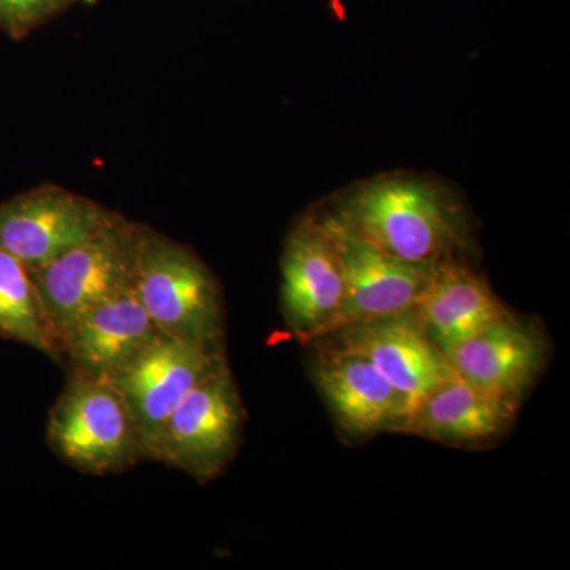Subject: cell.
<instances>
[{
	"instance_id": "1",
	"label": "cell",
	"mask_w": 570,
	"mask_h": 570,
	"mask_svg": "<svg viewBox=\"0 0 570 570\" xmlns=\"http://www.w3.org/2000/svg\"><path fill=\"white\" fill-rule=\"evenodd\" d=\"M400 261L439 265L459 261L471 245L463 205L448 187L415 176H381L358 184L330 213Z\"/></svg>"
},
{
	"instance_id": "2",
	"label": "cell",
	"mask_w": 570,
	"mask_h": 570,
	"mask_svg": "<svg viewBox=\"0 0 570 570\" xmlns=\"http://www.w3.org/2000/svg\"><path fill=\"white\" fill-rule=\"evenodd\" d=\"M59 459L85 474L107 475L146 459L132 412L110 382L70 370L47 430Z\"/></svg>"
},
{
	"instance_id": "3",
	"label": "cell",
	"mask_w": 570,
	"mask_h": 570,
	"mask_svg": "<svg viewBox=\"0 0 570 570\" xmlns=\"http://www.w3.org/2000/svg\"><path fill=\"white\" fill-rule=\"evenodd\" d=\"M135 285L163 335L219 346V291L204 262L187 247L142 227Z\"/></svg>"
},
{
	"instance_id": "4",
	"label": "cell",
	"mask_w": 570,
	"mask_h": 570,
	"mask_svg": "<svg viewBox=\"0 0 570 570\" xmlns=\"http://www.w3.org/2000/svg\"><path fill=\"white\" fill-rule=\"evenodd\" d=\"M141 230V225L118 214L92 238L29 272L58 348L63 335L86 311L134 275Z\"/></svg>"
},
{
	"instance_id": "5",
	"label": "cell",
	"mask_w": 570,
	"mask_h": 570,
	"mask_svg": "<svg viewBox=\"0 0 570 570\" xmlns=\"http://www.w3.org/2000/svg\"><path fill=\"white\" fill-rule=\"evenodd\" d=\"M243 406L227 363H220L175 407L154 442L151 460L206 482L223 472L242 438Z\"/></svg>"
},
{
	"instance_id": "6",
	"label": "cell",
	"mask_w": 570,
	"mask_h": 570,
	"mask_svg": "<svg viewBox=\"0 0 570 570\" xmlns=\"http://www.w3.org/2000/svg\"><path fill=\"white\" fill-rule=\"evenodd\" d=\"M332 236L344 275V302L328 335L347 326L411 313L438 266L400 261L348 230L333 214L321 216Z\"/></svg>"
},
{
	"instance_id": "7",
	"label": "cell",
	"mask_w": 570,
	"mask_h": 570,
	"mask_svg": "<svg viewBox=\"0 0 570 570\" xmlns=\"http://www.w3.org/2000/svg\"><path fill=\"white\" fill-rule=\"evenodd\" d=\"M116 216L82 195L39 187L0 205V250L33 272L99 234Z\"/></svg>"
},
{
	"instance_id": "8",
	"label": "cell",
	"mask_w": 570,
	"mask_h": 570,
	"mask_svg": "<svg viewBox=\"0 0 570 570\" xmlns=\"http://www.w3.org/2000/svg\"><path fill=\"white\" fill-rule=\"evenodd\" d=\"M224 362L220 346L160 335L108 381L132 412L146 459L183 397Z\"/></svg>"
},
{
	"instance_id": "9",
	"label": "cell",
	"mask_w": 570,
	"mask_h": 570,
	"mask_svg": "<svg viewBox=\"0 0 570 570\" xmlns=\"http://www.w3.org/2000/svg\"><path fill=\"white\" fill-rule=\"evenodd\" d=\"M284 316L299 340L328 335L344 302L340 255L321 216L298 220L285 242L283 262Z\"/></svg>"
},
{
	"instance_id": "10",
	"label": "cell",
	"mask_w": 570,
	"mask_h": 570,
	"mask_svg": "<svg viewBox=\"0 0 570 570\" xmlns=\"http://www.w3.org/2000/svg\"><path fill=\"white\" fill-rule=\"evenodd\" d=\"M160 335L138 296L134 272L70 326L59 351L69 358L71 370L110 381Z\"/></svg>"
},
{
	"instance_id": "11",
	"label": "cell",
	"mask_w": 570,
	"mask_h": 570,
	"mask_svg": "<svg viewBox=\"0 0 570 570\" xmlns=\"http://www.w3.org/2000/svg\"><path fill=\"white\" fill-rule=\"evenodd\" d=\"M333 335L340 336L343 346L367 356L404 396L411 412L428 393L455 376L448 356L426 336L412 311L347 326Z\"/></svg>"
},
{
	"instance_id": "12",
	"label": "cell",
	"mask_w": 570,
	"mask_h": 570,
	"mask_svg": "<svg viewBox=\"0 0 570 570\" xmlns=\"http://www.w3.org/2000/svg\"><path fill=\"white\" fill-rule=\"evenodd\" d=\"M314 377L340 425L355 436L403 431L411 409L367 356L343 346L318 352Z\"/></svg>"
},
{
	"instance_id": "13",
	"label": "cell",
	"mask_w": 570,
	"mask_h": 570,
	"mask_svg": "<svg viewBox=\"0 0 570 570\" xmlns=\"http://www.w3.org/2000/svg\"><path fill=\"white\" fill-rule=\"evenodd\" d=\"M444 355L469 384L519 401L546 363L547 344L538 330L510 314Z\"/></svg>"
},
{
	"instance_id": "14",
	"label": "cell",
	"mask_w": 570,
	"mask_h": 570,
	"mask_svg": "<svg viewBox=\"0 0 570 570\" xmlns=\"http://www.w3.org/2000/svg\"><path fill=\"white\" fill-rule=\"evenodd\" d=\"M412 314L444 354L487 326L510 316L487 281L461 258L438 266Z\"/></svg>"
},
{
	"instance_id": "15",
	"label": "cell",
	"mask_w": 570,
	"mask_h": 570,
	"mask_svg": "<svg viewBox=\"0 0 570 570\" xmlns=\"http://www.w3.org/2000/svg\"><path fill=\"white\" fill-rule=\"evenodd\" d=\"M519 401L494 395L453 376L412 409L403 431L438 441L478 442L504 433Z\"/></svg>"
},
{
	"instance_id": "16",
	"label": "cell",
	"mask_w": 570,
	"mask_h": 570,
	"mask_svg": "<svg viewBox=\"0 0 570 570\" xmlns=\"http://www.w3.org/2000/svg\"><path fill=\"white\" fill-rule=\"evenodd\" d=\"M0 336L31 346L55 362L62 356L41 311L31 273L0 250Z\"/></svg>"
},
{
	"instance_id": "17",
	"label": "cell",
	"mask_w": 570,
	"mask_h": 570,
	"mask_svg": "<svg viewBox=\"0 0 570 570\" xmlns=\"http://www.w3.org/2000/svg\"><path fill=\"white\" fill-rule=\"evenodd\" d=\"M70 0H0V29L20 40Z\"/></svg>"
}]
</instances>
